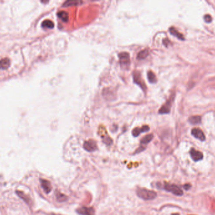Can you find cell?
Returning a JSON list of instances; mask_svg holds the SVG:
<instances>
[{"label": "cell", "instance_id": "cell-23", "mask_svg": "<svg viewBox=\"0 0 215 215\" xmlns=\"http://www.w3.org/2000/svg\"><path fill=\"white\" fill-rule=\"evenodd\" d=\"M140 133H142L141 129L139 128V127H136V128H135L132 131V134L135 137L139 136V135H140Z\"/></svg>", "mask_w": 215, "mask_h": 215}, {"label": "cell", "instance_id": "cell-3", "mask_svg": "<svg viewBox=\"0 0 215 215\" xmlns=\"http://www.w3.org/2000/svg\"><path fill=\"white\" fill-rule=\"evenodd\" d=\"M118 57L119 59V63L123 67H128L130 65V55L128 53H121L119 54Z\"/></svg>", "mask_w": 215, "mask_h": 215}, {"label": "cell", "instance_id": "cell-17", "mask_svg": "<svg viewBox=\"0 0 215 215\" xmlns=\"http://www.w3.org/2000/svg\"><path fill=\"white\" fill-rule=\"evenodd\" d=\"M201 118L199 115H194V116L191 117L189 119V121L193 124H198L201 122Z\"/></svg>", "mask_w": 215, "mask_h": 215}, {"label": "cell", "instance_id": "cell-14", "mask_svg": "<svg viewBox=\"0 0 215 215\" xmlns=\"http://www.w3.org/2000/svg\"><path fill=\"white\" fill-rule=\"evenodd\" d=\"M42 27L43 29H52L54 27V23H53V22L49 20H44L42 22Z\"/></svg>", "mask_w": 215, "mask_h": 215}, {"label": "cell", "instance_id": "cell-2", "mask_svg": "<svg viewBox=\"0 0 215 215\" xmlns=\"http://www.w3.org/2000/svg\"><path fill=\"white\" fill-rule=\"evenodd\" d=\"M164 189L165 190L172 193L173 194L176 195V196H181L183 194V191L176 185L165 183L164 185Z\"/></svg>", "mask_w": 215, "mask_h": 215}, {"label": "cell", "instance_id": "cell-7", "mask_svg": "<svg viewBox=\"0 0 215 215\" xmlns=\"http://www.w3.org/2000/svg\"><path fill=\"white\" fill-rule=\"evenodd\" d=\"M190 155L191 157L192 158L194 161H200L202 160L203 158V155L201 152H199V151L195 150L194 148H192L190 151Z\"/></svg>", "mask_w": 215, "mask_h": 215}, {"label": "cell", "instance_id": "cell-21", "mask_svg": "<svg viewBox=\"0 0 215 215\" xmlns=\"http://www.w3.org/2000/svg\"><path fill=\"white\" fill-rule=\"evenodd\" d=\"M55 195H56L57 200L59 202H64V201H67V196H66L64 194H61V193H60L59 192L56 193V194H55Z\"/></svg>", "mask_w": 215, "mask_h": 215}, {"label": "cell", "instance_id": "cell-4", "mask_svg": "<svg viewBox=\"0 0 215 215\" xmlns=\"http://www.w3.org/2000/svg\"><path fill=\"white\" fill-rule=\"evenodd\" d=\"M83 147L85 150L89 152H94L98 149L96 142L94 140H93V139H89L88 141H85L84 143Z\"/></svg>", "mask_w": 215, "mask_h": 215}, {"label": "cell", "instance_id": "cell-13", "mask_svg": "<svg viewBox=\"0 0 215 215\" xmlns=\"http://www.w3.org/2000/svg\"><path fill=\"white\" fill-rule=\"evenodd\" d=\"M58 17L64 22H67L69 20V15L66 11H61L57 13Z\"/></svg>", "mask_w": 215, "mask_h": 215}, {"label": "cell", "instance_id": "cell-15", "mask_svg": "<svg viewBox=\"0 0 215 215\" xmlns=\"http://www.w3.org/2000/svg\"><path fill=\"white\" fill-rule=\"evenodd\" d=\"M82 1H66L63 4L62 6L63 7H69L72 6H77L79 5V4H81Z\"/></svg>", "mask_w": 215, "mask_h": 215}, {"label": "cell", "instance_id": "cell-27", "mask_svg": "<svg viewBox=\"0 0 215 215\" xmlns=\"http://www.w3.org/2000/svg\"><path fill=\"white\" fill-rule=\"evenodd\" d=\"M143 150H144V148H143V147H142V146H140V148H139L137 151H136V152H135V153H139V152H142V151H143Z\"/></svg>", "mask_w": 215, "mask_h": 215}, {"label": "cell", "instance_id": "cell-18", "mask_svg": "<svg viewBox=\"0 0 215 215\" xmlns=\"http://www.w3.org/2000/svg\"><path fill=\"white\" fill-rule=\"evenodd\" d=\"M17 194L19 197H20L22 199H23V200L25 201V202H27V204H30V198L27 196L26 194H24L23 193H22V191H17Z\"/></svg>", "mask_w": 215, "mask_h": 215}, {"label": "cell", "instance_id": "cell-12", "mask_svg": "<svg viewBox=\"0 0 215 215\" xmlns=\"http://www.w3.org/2000/svg\"><path fill=\"white\" fill-rule=\"evenodd\" d=\"M169 32L171 34L174 35V36L177 37L179 39L184 40V36H183V35L181 34L180 32H179L177 30V29H175L174 27H170L169 29Z\"/></svg>", "mask_w": 215, "mask_h": 215}, {"label": "cell", "instance_id": "cell-5", "mask_svg": "<svg viewBox=\"0 0 215 215\" xmlns=\"http://www.w3.org/2000/svg\"><path fill=\"white\" fill-rule=\"evenodd\" d=\"M77 213L80 215H94L95 211L93 208L82 207L77 209Z\"/></svg>", "mask_w": 215, "mask_h": 215}, {"label": "cell", "instance_id": "cell-24", "mask_svg": "<svg viewBox=\"0 0 215 215\" xmlns=\"http://www.w3.org/2000/svg\"><path fill=\"white\" fill-rule=\"evenodd\" d=\"M204 18H205V22H207V23L211 22H212V17H211V16L209 15H205Z\"/></svg>", "mask_w": 215, "mask_h": 215}, {"label": "cell", "instance_id": "cell-20", "mask_svg": "<svg viewBox=\"0 0 215 215\" xmlns=\"http://www.w3.org/2000/svg\"><path fill=\"white\" fill-rule=\"evenodd\" d=\"M147 77H148L149 81L151 83H155L157 82V78L155 77V74L152 72V71H149L147 73Z\"/></svg>", "mask_w": 215, "mask_h": 215}, {"label": "cell", "instance_id": "cell-22", "mask_svg": "<svg viewBox=\"0 0 215 215\" xmlns=\"http://www.w3.org/2000/svg\"><path fill=\"white\" fill-rule=\"evenodd\" d=\"M103 138V141L104 142L106 145H111L113 143V140L111 139V138L108 136V135H106V136H101Z\"/></svg>", "mask_w": 215, "mask_h": 215}, {"label": "cell", "instance_id": "cell-8", "mask_svg": "<svg viewBox=\"0 0 215 215\" xmlns=\"http://www.w3.org/2000/svg\"><path fill=\"white\" fill-rule=\"evenodd\" d=\"M40 182L42 188L45 191V193L46 194L50 193L52 190V185L50 182L49 181L45 180V179H40Z\"/></svg>", "mask_w": 215, "mask_h": 215}, {"label": "cell", "instance_id": "cell-26", "mask_svg": "<svg viewBox=\"0 0 215 215\" xmlns=\"http://www.w3.org/2000/svg\"><path fill=\"white\" fill-rule=\"evenodd\" d=\"M191 187V185L190 184H186V185H184V186H183V188H184L186 190H189Z\"/></svg>", "mask_w": 215, "mask_h": 215}, {"label": "cell", "instance_id": "cell-1", "mask_svg": "<svg viewBox=\"0 0 215 215\" xmlns=\"http://www.w3.org/2000/svg\"><path fill=\"white\" fill-rule=\"evenodd\" d=\"M137 196L145 201L153 200L157 197V193L154 190H150L146 189H138L137 190Z\"/></svg>", "mask_w": 215, "mask_h": 215}, {"label": "cell", "instance_id": "cell-28", "mask_svg": "<svg viewBox=\"0 0 215 215\" xmlns=\"http://www.w3.org/2000/svg\"><path fill=\"white\" fill-rule=\"evenodd\" d=\"M172 215H179V214H178V213H175V214H172Z\"/></svg>", "mask_w": 215, "mask_h": 215}, {"label": "cell", "instance_id": "cell-16", "mask_svg": "<svg viewBox=\"0 0 215 215\" xmlns=\"http://www.w3.org/2000/svg\"><path fill=\"white\" fill-rule=\"evenodd\" d=\"M154 138V135L152 134H150L147 135L145 137H143L142 140H141V143L143 145H147L149 143H150L151 141L152 140V139Z\"/></svg>", "mask_w": 215, "mask_h": 215}, {"label": "cell", "instance_id": "cell-25", "mask_svg": "<svg viewBox=\"0 0 215 215\" xmlns=\"http://www.w3.org/2000/svg\"><path fill=\"white\" fill-rule=\"evenodd\" d=\"M141 129V131H142V132H143V133H145V132H147V131H149V129H150V128H149V127L148 126H143L142 127V128H140Z\"/></svg>", "mask_w": 215, "mask_h": 215}, {"label": "cell", "instance_id": "cell-11", "mask_svg": "<svg viewBox=\"0 0 215 215\" xmlns=\"http://www.w3.org/2000/svg\"><path fill=\"white\" fill-rule=\"evenodd\" d=\"M10 65V61L8 58H4L0 60V69L6 70Z\"/></svg>", "mask_w": 215, "mask_h": 215}, {"label": "cell", "instance_id": "cell-19", "mask_svg": "<svg viewBox=\"0 0 215 215\" xmlns=\"http://www.w3.org/2000/svg\"><path fill=\"white\" fill-rule=\"evenodd\" d=\"M149 50L148 49H144V50H142L141 51H140L138 53V55H137V58L138 59H145V58H147V56H148L149 55Z\"/></svg>", "mask_w": 215, "mask_h": 215}, {"label": "cell", "instance_id": "cell-9", "mask_svg": "<svg viewBox=\"0 0 215 215\" xmlns=\"http://www.w3.org/2000/svg\"><path fill=\"white\" fill-rule=\"evenodd\" d=\"M133 79L135 83H136L137 85H138L140 86H141L143 89H145L146 86L145 83H143V80L141 78L140 74L138 72H135L133 74Z\"/></svg>", "mask_w": 215, "mask_h": 215}, {"label": "cell", "instance_id": "cell-10", "mask_svg": "<svg viewBox=\"0 0 215 215\" xmlns=\"http://www.w3.org/2000/svg\"><path fill=\"white\" fill-rule=\"evenodd\" d=\"M171 100L167 101V103L165 105H163L161 109L159 110V114H167L170 112V109L171 107Z\"/></svg>", "mask_w": 215, "mask_h": 215}, {"label": "cell", "instance_id": "cell-6", "mask_svg": "<svg viewBox=\"0 0 215 215\" xmlns=\"http://www.w3.org/2000/svg\"><path fill=\"white\" fill-rule=\"evenodd\" d=\"M191 133H192L193 136H194L196 138L200 139V140L202 141H204L205 140V135L201 129L198 128H194L191 131Z\"/></svg>", "mask_w": 215, "mask_h": 215}]
</instances>
